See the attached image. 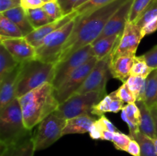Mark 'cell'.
<instances>
[{
  "instance_id": "d6a6232c",
  "label": "cell",
  "mask_w": 157,
  "mask_h": 156,
  "mask_svg": "<svg viewBox=\"0 0 157 156\" xmlns=\"http://www.w3.org/2000/svg\"><path fill=\"white\" fill-rule=\"evenodd\" d=\"M111 102H112V96L111 94L106 95L98 103L94 106L92 110V115H95L98 116H104V113H111Z\"/></svg>"
},
{
  "instance_id": "681fc988",
  "label": "cell",
  "mask_w": 157,
  "mask_h": 156,
  "mask_svg": "<svg viewBox=\"0 0 157 156\" xmlns=\"http://www.w3.org/2000/svg\"><path fill=\"white\" fill-rule=\"evenodd\" d=\"M153 142H154L155 147H156V154H157V138L153 139Z\"/></svg>"
},
{
  "instance_id": "e0dca14e",
  "label": "cell",
  "mask_w": 157,
  "mask_h": 156,
  "mask_svg": "<svg viewBox=\"0 0 157 156\" xmlns=\"http://www.w3.org/2000/svg\"><path fill=\"white\" fill-rule=\"evenodd\" d=\"M135 57L121 56L113 59H110V70L111 76L121 82H126L131 73Z\"/></svg>"
},
{
  "instance_id": "9a60e30c",
  "label": "cell",
  "mask_w": 157,
  "mask_h": 156,
  "mask_svg": "<svg viewBox=\"0 0 157 156\" xmlns=\"http://www.w3.org/2000/svg\"><path fill=\"white\" fill-rule=\"evenodd\" d=\"M20 64L15 70L0 80V110L16 98L15 92L20 71Z\"/></svg>"
},
{
  "instance_id": "4fadbf2b",
  "label": "cell",
  "mask_w": 157,
  "mask_h": 156,
  "mask_svg": "<svg viewBox=\"0 0 157 156\" xmlns=\"http://www.w3.org/2000/svg\"><path fill=\"white\" fill-rule=\"evenodd\" d=\"M133 0H127L113 15L104 27L102 33L97 40L111 36L114 35L122 34L127 23L129 21V16L131 10Z\"/></svg>"
},
{
  "instance_id": "e575fe53",
  "label": "cell",
  "mask_w": 157,
  "mask_h": 156,
  "mask_svg": "<svg viewBox=\"0 0 157 156\" xmlns=\"http://www.w3.org/2000/svg\"><path fill=\"white\" fill-rule=\"evenodd\" d=\"M116 91L117 95L119 96L120 99L124 102L127 104L132 103V102H136V99L128 87L126 83H123L122 85L119 87Z\"/></svg>"
},
{
  "instance_id": "9c48e42d",
  "label": "cell",
  "mask_w": 157,
  "mask_h": 156,
  "mask_svg": "<svg viewBox=\"0 0 157 156\" xmlns=\"http://www.w3.org/2000/svg\"><path fill=\"white\" fill-rule=\"evenodd\" d=\"M98 61L96 57L91 58L88 61L72 72L65 80L55 89V96L60 104L67 100L79 90Z\"/></svg>"
},
{
  "instance_id": "c3c4849f",
  "label": "cell",
  "mask_w": 157,
  "mask_h": 156,
  "mask_svg": "<svg viewBox=\"0 0 157 156\" xmlns=\"http://www.w3.org/2000/svg\"><path fill=\"white\" fill-rule=\"evenodd\" d=\"M88 1H90V0H78V2H77V4H76V6H75V9H76L77 8L80 7V6H81L82 5L85 4V3L87 2ZM75 9H74V10H75Z\"/></svg>"
},
{
  "instance_id": "f6af8a7d",
  "label": "cell",
  "mask_w": 157,
  "mask_h": 156,
  "mask_svg": "<svg viewBox=\"0 0 157 156\" xmlns=\"http://www.w3.org/2000/svg\"><path fill=\"white\" fill-rule=\"evenodd\" d=\"M100 120H101V123H102L103 126H104V128L106 130H109V131L112 132H118V129L117 128V127L106 117L105 116H102L100 117Z\"/></svg>"
},
{
  "instance_id": "83f0119b",
  "label": "cell",
  "mask_w": 157,
  "mask_h": 156,
  "mask_svg": "<svg viewBox=\"0 0 157 156\" xmlns=\"http://www.w3.org/2000/svg\"><path fill=\"white\" fill-rule=\"evenodd\" d=\"M153 0H133L129 16V22L136 24Z\"/></svg>"
},
{
  "instance_id": "74e56055",
  "label": "cell",
  "mask_w": 157,
  "mask_h": 156,
  "mask_svg": "<svg viewBox=\"0 0 157 156\" xmlns=\"http://www.w3.org/2000/svg\"><path fill=\"white\" fill-rule=\"evenodd\" d=\"M103 130H104V128L102 123H101V120L100 119H97L94 122L93 125H91L88 133L90 135V137L92 139H94V140L101 139H101H102Z\"/></svg>"
},
{
  "instance_id": "ba28073f",
  "label": "cell",
  "mask_w": 157,
  "mask_h": 156,
  "mask_svg": "<svg viewBox=\"0 0 157 156\" xmlns=\"http://www.w3.org/2000/svg\"><path fill=\"white\" fill-rule=\"evenodd\" d=\"M94 57L91 44L84 46L69 56L67 59L57 63L55 67L52 84L57 89L75 70Z\"/></svg>"
},
{
  "instance_id": "f546056e",
  "label": "cell",
  "mask_w": 157,
  "mask_h": 156,
  "mask_svg": "<svg viewBox=\"0 0 157 156\" xmlns=\"http://www.w3.org/2000/svg\"><path fill=\"white\" fill-rule=\"evenodd\" d=\"M153 70V69L149 67L148 64H147L143 55L139 57L136 56L135 57L134 64H133V67H132L130 75L140 76L147 78L151 73Z\"/></svg>"
},
{
  "instance_id": "ffe728a7",
  "label": "cell",
  "mask_w": 157,
  "mask_h": 156,
  "mask_svg": "<svg viewBox=\"0 0 157 156\" xmlns=\"http://www.w3.org/2000/svg\"><path fill=\"white\" fill-rule=\"evenodd\" d=\"M123 33V32H122ZM121 35H114L107 36L101 39L96 40L91 44L94 57L98 58V61L105 58L106 57L111 54L114 50Z\"/></svg>"
},
{
  "instance_id": "60d3db41",
  "label": "cell",
  "mask_w": 157,
  "mask_h": 156,
  "mask_svg": "<svg viewBox=\"0 0 157 156\" xmlns=\"http://www.w3.org/2000/svg\"><path fill=\"white\" fill-rule=\"evenodd\" d=\"M21 6V0H0V13Z\"/></svg>"
},
{
  "instance_id": "8fae6325",
  "label": "cell",
  "mask_w": 157,
  "mask_h": 156,
  "mask_svg": "<svg viewBox=\"0 0 157 156\" xmlns=\"http://www.w3.org/2000/svg\"><path fill=\"white\" fill-rule=\"evenodd\" d=\"M143 39L141 28L132 22H127L110 54V59L121 56H136V50Z\"/></svg>"
},
{
  "instance_id": "d4e9b609",
  "label": "cell",
  "mask_w": 157,
  "mask_h": 156,
  "mask_svg": "<svg viewBox=\"0 0 157 156\" xmlns=\"http://www.w3.org/2000/svg\"><path fill=\"white\" fill-rule=\"evenodd\" d=\"M146 80L147 78L143 76L130 75L127 80L124 82L134 95L136 101H145Z\"/></svg>"
},
{
  "instance_id": "4316f807",
  "label": "cell",
  "mask_w": 157,
  "mask_h": 156,
  "mask_svg": "<svg viewBox=\"0 0 157 156\" xmlns=\"http://www.w3.org/2000/svg\"><path fill=\"white\" fill-rule=\"evenodd\" d=\"M133 139L137 141L139 143L140 147V156H157L153 139L144 134L142 132H140Z\"/></svg>"
},
{
  "instance_id": "603a6c76",
  "label": "cell",
  "mask_w": 157,
  "mask_h": 156,
  "mask_svg": "<svg viewBox=\"0 0 157 156\" xmlns=\"http://www.w3.org/2000/svg\"><path fill=\"white\" fill-rule=\"evenodd\" d=\"M19 64L20 63L15 60L7 49L0 44V80L15 70Z\"/></svg>"
},
{
  "instance_id": "30bf717a",
  "label": "cell",
  "mask_w": 157,
  "mask_h": 156,
  "mask_svg": "<svg viewBox=\"0 0 157 156\" xmlns=\"http://www.w3.org/2000/svg\"><path fill=\"white\" fill-rule=\"evenodd\" d=\"M110 55H109L97 62L84 84L75 93L81 94L90 92H98L104 96L107 95L106 85L111 75L110 70Z\"/></svg>"
},
{
  "instance_id": "7402d4cb",
  "label": "cell",
  "mask_w": 157,
  "mask_h": 156,
  "mask_svg": "<svg viewBox=\"0 0 157 156\" xmlns=\"http://www.w3.org/2000/svg\"><path fill=\"white\" fill-rule=\"evenodd\" d=\"M144 102L150 108L157 106V69L147 77Z\"/></svg>"
},
{
  "instance_id": "3957f363",
  "label": "cell",
  "mask_w": 157,
  "mask_h": 156,
  "mask_svg": "<svg viewBox=\"0 0 157 156\" xmlns=\"http://www.w3.org/2000/svg\"><path fill=\"white\" fill-rule=\"evenodd\" d=\"M55 64L37 58L20 64L15 96L19 98L46 83L52 84Z\"/></svg>"
},
{
  "instance_id": "5bb4252c",
  "label": "cell",
  "mask_w": 157,
  "mask_h": 156,
  "mask_svg": "<svg viewBox=\"0 0 157 156\" xmlns=\"http://www.w3.org/2000/svg\"><path fill=\"white\" fill-rule=\"evenodd\" d=\"M76 17L77 14L76 12L74 11V12H71V14L64 15V16H63L62 18H60V19L54 21H52V22L48 23V24L42 26V27L35 29L32 33H30L29 35L25 37V39L27 40L32 45H33L34 47L36 48V47H38V46L41 44L43 40H44V38H46L48 35L52 34V32H55V31L58 30V29H59L60 28L64 26V24L68 23L69 21H71L72 19L75 18Z\"/></svg>"
},
{
  "instance_id": "7dc6e473",
  "label": "cell",
  "mask_w": 157,
  "mask_h": 156,
  "mask_svg": "<svg viewBox=\"0 0 157 156\" xmlns=\"http://www.w3.org/2000/svg\"><path fill=\"white\" fill-rule=\"evenodd\" d=\"M150 110H151V113H152V115H153V120H154L155 128H156V136H157V106L152 107V108H150Z\"/></svg>"
},
{
  "instance_id": "ab89813d",
  "label": "cell",
  "mask_w": 157,
  "mask_h": 156,
  "mask_svg": "<svg viewBox=\"0 0 157 156\" xmlns=\"http://www.w3.org/2000/svg\"><path fill=\"white\" fill-rule=\"evenodd\" d=\"M62 10L64 15H67L74 12L78 0H57Z\"/></svg>"
},
{
  "instance_id": "7a4b0ae2",
  "label": "cell",
  "mask_w": 157,
  "mask_h": 156,
  "mask_svg": "<svg viewBox=\"0 0 157 156\" xmlns=\"http://www.w3.org/2000/svg\"><path fill=\"white\" fill-rule=\"evenodd\" d=\"M18 99L25 125L29 130L56 111L60 105L55 96V87L51 83H46Z\"/></svg>"
},
{
  "instance_id": "836d02e7",
  "label": "cell",
  "mask_w": 157,
  "mask_h": 156,
  "mask_svg": "<svg viewBox=\"0 0 157 156\" xmlns=\"http://www.w3.org/2000/svg\"><path fill=\"white\" fill-rule=\"evenodd\" d=\"M131 139V137L130 136H127V135L118 131L113 134L112 142L113 143V145L117 149L120 150V151H126Z\"/></svg>"
},
{
  "instance_id": "f1b7e54d",
  "label": "cell",
  "mask_w": 157,
  "mask_h": 156,
  "mask_svg": "<svg viewBox=\"0 0 157 156\" xmlns=\"http://www.w3.org/2000/svg\"><path fill=\"white\" fill-rule=\"evenodd\" d=\"M114 1H116V0H90L85 4L77 8L74 11L76 12L77 16H81V15H86L89 12H93L95 9L107 6V5L110 4Z\"/></svg>"
},
{
  "instance_id": "f35d334b",
  "label": "cell",
  "mask_w": 157,
  "mask_h": 156,
  "mask_svg": "<svg viewBox=\"0 0 157 156\" xmlns=\"http://www.w3.org/2000/svg\"><path fill=\"white\" fill-rule=\"evenodd\" d=\"M122 113H121V118H122L123 120L127 124L129 127V130H130V136L131 137V139H133L138 132H140V125H137V124L134 123L133 122H132L129 117L127 116V113H126L125 110L123 109L122 110Z\"/></svg>"
},
{
  "instance_id": "4dcf8cb0",
  "label": "cell",
  "mask_w": 157,
  "mask_h": 156,
  "mask_svg": "<svg viewBox=\"0 0 157 156\" xmlns=\"http://www.w3.org/2000/svg\"><path fill=\"white\" fill-rule=\"evenodd\" d=\"M42 9L52 21L60 19L64 16L57 0H51L48 2H45L42 6Z\"/></svg>"
},
{
  "instance_id": "6da1fadb",
  "label": "cell",
  "mask_w": 157,
  "mask_h": 156,
  "mask_svg": "<svg viewBox=\"0 0 157 156\" xmlns=\"http://www.w3.org/2000/svg\"><path fill=\"white\" fill-rule=\"evenodd\" d=\"M127 1L116 0L86 15L77 16L75 27L63 47L58 62L67 59L84 46L94 42L102 33L112 15Z\"/></svg>"
},
{
  "instance_id": "7c38bea8",
  "label": "cell",
  "mask_w": 157,
  "mask_h": 156,
  "mask_svg": "<svg viewBox=\"0 0 157 156\" xmlns=\"http://www.w3.org/2000/svg\"><path fill=\"white\" fill-rule=\"evenodd\" d=\"M0 43L20 64L36 58V48L25 37L1 38Z\"/></svg>"
},
{
  "instance_id": "8992f818",
  "label": "cell",
  "mask_w": 157,
  "mask_h": 156,
  "mask_svg": "<svg viewBox=\"0 0 157 156\" xmlns=\"http://www.w3.org/2000/svg\"><path fill=\"white\" fill-rule=\"evenodd\" d=\"M104 96L98 92H90L81 94L75 93L60 104L54 113L66 120L83 115L91 116L94 106Z\"/></svg>"
},
{
  "instance_id": "b9f144b4",
  "label": "cell",
  "mask_w": 157,
  "mask_h": 156,
  "mask_svg": "<svg viewBox=\"0 0 157 156\" xmlns=\"http://www.w3.org/2000/svg\"><path fill=\"white\" fill-rule=\"evenodd\" d=\"M44 3L42 0H21V6L25 10L42 8Z\"/></svg>"
},
{
  "instance_id": "cb8c5ba5",
  "label": "cell",
  "mask_w": 157,
  "mask_h": 156,
  "mask_svg": "<svg viewBox=\"0 0 157 156\" xmlns=\"http://www.w3.org/2000/svg\"><path fill=\"white\" fill-rule=\"evenodd\" d=\"M22 32L9 18L0 13V39L23 38Z\"/></svg>"
},
{
  "instance_id": "bcb514c9",
  "label": "cell",
  "mask_w": 157,
  "mask_h": 156,
  "mask_svg": "<svg viewBox=\"0 0 157 156\" xmlns=\"http://www.w3.org/2000/svg\"><path fill=\"white\" fill-rule=\"evenodd\" d=\"M113 134L114 132H112L109 131V130H103L102 132V139L101 140H106V141H111L113 140Z\"/></svg>"
},
{
  "instance_id": "44dd1931",
  "label": "cell",
  "mask_w": 157,
  "mask_h": 156,
  "mask_svg": "<svg viewBox=\"0 0 157 156\" xmlns=\"http://www.w3.org/2000/svg\"><path fill=\"white\" fill-rule=\"evenodd\" d=\"M136 103L140 111V132L153 139L157 138L154 120L150 108L144 101H136Z\"/></svg>"
},
{
  "instance_id": "d590c367",
  "label": "cell",
  "mask_w": 157,
  "mask_h": 156,
  "mask_svg": "<svg viewBox=\"0 0 157 156\" xmlns=\"http://www.w3.org/2000/svg\"><path fill=\"white\" fill-rule=\"evenodd\" d=\"M123 109L125 110L129 119L132 122L140 125V111L139 107L136 105V102L127 104L126 106H124Z\"/></svg>"
},
{
  "instance_id": "ee69618b",
  "label": "cell",
  "mask_w": 157,
  "mask_h": 156,
  "mask_svg": "<svg viewBox=\"0 0 157 156\" xmlns=\"http://www.w3.org/2000/svg\"><path fill=\"white\" fill-rule=\"evenodd\" d=\"M126 151L133 156H140V147L137 141L132 139L127 146Z\"/></svg>"
},
{
  "instance_id": "5b68a950",
  "label": "cell",
  "mask_w": 157,
  "mask_h": 156,
  "mask_svg": "<svg viewBox=\"0 0 157 156\" xmlns=\"http://www.w3.org/2000/svg\"><path fill=\"white\" fill-rule=\"evenodd\" d=\"M75 21L76 18L44 38L41 44L36 47L37 59L56 64L59 61L64 44L71 35Z\"/></svg>"
},
{
  "instance_id": "d6986e66",
  "label": "cell",
  "mask_w": 157,
  "mask_h": 156,
  "mask_svg": "<svg viewBox=\"0 0 157 156\" xmlns=\"http://www.w3.org/2000/svg\"><path fill=\"white\" fill-rule=\"evenodd\" d=\"M1 14L13 21L22 32L24 37L29 35L35 30L29 21L25 10L21 6Z\"/></svg>"
},
{
  "instance_id": "484cf974",
  "label": "cell",
  "mask_w": 157,
  "mask_h": 156,
  "mask_svg": "<svg viewBox=\"0 0 157 156\" xmlns=\"http://www.w3.org/2000/svg\"><path fill=\"white\" fill-rule=\"evenodd\" d=\"M27 16L29 18V21L34 29H37L41 28L48 23L52 22L46 12H44L42 8H38L34 9H28L25 10Z\"/></svg>"
},
{
  "instance_id": "f907efd6",
  "label": "cell",
  "mask_w": 157,
  "mask_h": 156,
  "mask_svg": "<svg viewBox=\"0 0 157 156\" xmlns=\"http://www.w3.org/2000/svg\"><path fill=\"white\" fill-rule=\"evenodd\" d=\"M42 1H44V2H48L51 1V0H42Z\"/></svg>"
},
{
  "instance_id": "2e32d148",
  "label": "cell",
  "mask_w": 157,
  "mask_h": 156,
  "mask_svg": "<svg viewBox=\"0 0 157 156\" xmlns=\"http://www.w3.org/2000/svg\"><path fill=\"white\" fill-rule=\"evenodd\" d=\"M0 148V156H34L35 152L32 132L15 143Z\"/></svg>"
},
{
  "instance_id": "7bdbcfd3",
  "label": "cell",
  "mask_w": 157,
  "mask_h": 156,
  "mask_svg": "<svg viewBox=\"0 0 157 156\" xmlns=\"http://www.w3.org/2000/svg\"><path fill=\"white\" fill-rule=\"evenodd\" d=\"M157 30V17L153 18L147 24H146L144 27L141 28V33H142L143 38L147 35L153 33Z\"/></svg>"
},
{
  "instance_id": "8d00e7d4",
  "label": "cell",
  "mask_w": 157,
  "mask_h": 156,
  "mask_svg": "<svg viewBox=\"0 0 157 156\" xmlns=\"http://www.w3.org/2000/svg\"><path fill=\"white\" fill-rule=\"evenodd\" d=\"M144 60L150 67L153 70L157 69V45L143 55Z\"/></svg>"
},
{
  "instance_id": "1f68e13d",
  "label": "cell",
  "mask_w": 157,
  "mask_h": 156,
  "mask_svg": "<svg viewBox=\"0 0 157 156\" xmlns=\"http://www.w3.org/2000/svg\"><path fill=\"white\" fill-rule=\"evenodd\" d=\"M157 17V0H153L145 12L138 20L136 24L142 28L146 24Z\"/></svg>"
},
{
  "instance_id": "ac0fdd59",
  "label": "cell",
  "mask_w": 157,
  "mask_h": 156,
  "mask_svg": "<svg viewBox=\"0 0 157 156\" xmlns=\"http://www.w3.org/2000/svg\"><path fill=\"white\" fill-rule=\"evenodd\" d=\"M96 120L97 119L90 115H83L68 119L66 121L62 136L70 134H84L89 132L90 127Z\"/></svg>"
},
{
  "instance_id": "277c9868",
  "label": "cell",
  "mask_w": 157,
  "mask_h": 156,
  "mask_svg": "<svg viewBox=\"0 0 157 156\" xmlns=\"http://www.w3.org/2000/svg\"><path fill=\"white\" fill-rule=\"evenodd\" d=\"M31 132L25 128L18 98L0 110V145H12Z\"/></svg>"
},
{
  "instance_id": "52a82bcc",
  "label": "cell",
  "mask_w": 157,
  "mask_h": 156,
  "mask_svg": "<svg viewBox=\"0 0 157 156\" xmlns=\"http://www.w3.org/2000/svg\"><path fill=\"white\" fill-rule=\"evenodd\" d=\"M66 121L53 113L40 122L33 136L35 151L48 148L62 137Z\"/></svg>"
}]
</instances>
